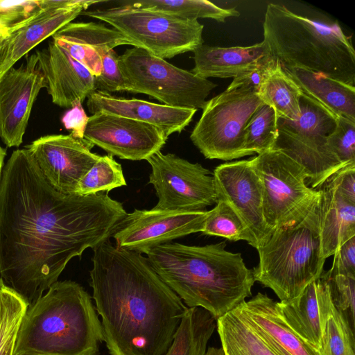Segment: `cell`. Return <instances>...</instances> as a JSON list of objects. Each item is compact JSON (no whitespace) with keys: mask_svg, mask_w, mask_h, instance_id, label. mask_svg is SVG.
<instances>
[{"mask_svg":"<svg viewBox=\"0 0 355 355\" xmlns=\"http://www.w3.org/2000/svg\"><path fill=\"white\" fill-rule=\"evenodd\" d=\"M126 214L107 192L58 191L30 152L16 150L0 178V276L29 306L72 258L109 240Z\"/></svg>","mask_w":355,"mask_h":355,"instance_id":"obj_1","label":"cell"},{"mask_svg":"<svg viewBox=\"0 0 355 355\" xmlns=\"http://www.w3.org/2000/svg\"><path fill=\"white\" fill-rule=\"evenodd\" d=\"M90 286L110 355H163L187 306L142 253L110 239L93 248Z\"/></svg>","mask_w":355,"mask_h":355,"instance_id":"obj_2","label":"cell"},{"mask_svg":"<svg viewBox=\"0 0 355 355\" xmlns=\"http://www.w3.org/2000/svg\"><path fill=\"white\" fill-rule=\"evenodd\" d=\"M225 247V242L203 246L170 242L143 254L187 307H201L217 320L251 296L255 282L241 254Z\"/></svg>","mask_w":355,"mask_h":355,"instance_id":"obj_3","label":"cell"},{"mask_svg":"<svg viewBox=\"0 0 355 355\" xmlns=\"http://www.w3.org/2000/svg\"><path fill=\"white\" fill-rule=\"evenodd\" d=\"M103 329L92 297L76 282L57 281L28 306L14 355H97Z\"/></svg>","mask_w":355,"mask_h":355,"instance_id":"obj_4","label":"cell"},{"mask_svg":"<svg viewBox=\"0 0 355 355\" xmlns=\"http://www.w3.org/2000/svg\"><path fill=\"white\" fill-rule=\"evenodd\" d=\"M263 28L270 55L283 67L320 73L355 87V51L351 37L337 23L324 24L284 5L269 3Z\"/></svg>","mask_w":355,"mask_h":355,"instance_id":"obj_5","label":"cell"},{"mask_svg":"<svg viewBox=\"0 0 355 355\" xmlns=\"http://www.w3.org/2000/svg\"><path fill=\"white\" fill-rule=\"evenodd\" d=\"M318 207L302 220L273 231L257 249L255 282L272 289L280 301L295 298L324 272Z\"/></svg>","mask_w":355,"mask_h":355,"instance_id":"obj_6","label":"cell"},{"mask_svg":"<svg viewBox=\"0 0 355 355\" xmlns=\"http://www.w3.org/2000/svg\"><path fill=\"white\" fill-rule=\"evenodd\" d=\"M83 14L106 22L121 33L134 47L168 59L193 51L203 44V25L156 10L124 3Z\"/></svg>","mask_w":355,"mask_h":355,"instance_id":"obj_7","label":"cell"},{"mask_svg":"<svg viewBox=\"0 0 355 355\" xmlns=\"http://www.w3.org/2000/svg\"><path fill=\"white\" fill-rule=\"evenodd\" d=\"M251 162L261 182L263 217L272 232L302 220L318 207L320 191L307 186V171L286 153L272 149Z\"/></svg>","mask_w":355,"mask_h":355,"instance_id":"obj_8","label":"cell"},{"mask_svg":"<svg viewBox=\"0 0 355 355\" xmlns=\"http://www.w3.org/2000/svg\"><path fill=\"white\" fill-rule=\"evenodd\" d=\"M118 60L128 92L146 94L170 107L202 109L217 86L141 48L128 49Z\"/></svg>","mask_w":355,"mask_h":355,"instance_id":"obj_9","label":"cell"},{"mask_svg":"<svg viewBox=\"0 0 355 355\" xmlns=\"http://www.w3.org/2000/svg\"><path fill=\"white\" fill-rule=\"evenodd\" d=\"M264 103L253 88L226 89L207 101L190 139L207 159L232 160L246 156L245 128Z\"/></svg>","mask_w":355,"mask_h":355,"instance_id":"obj_10","label":"cell"},{"mask_svg":"<svg viewBox=\"0 0 355 355\" xmlns=\"http://www.w3.org/2000/svg\"><path fill=\"white\" fill-rule=\"evenodd\" d=\"M300 105L301 116L297 120L278 118L279 135L273 149L282 150L302 165L309 174L307 186L317 189L346 166L327 144V137L336 125L337 116L303 94Z\"/></svg>","mask_w":355,"mask_h":355,"instance_id":"obj_11","label":"cell"},{"mask_svg":"<svg viewBox=\"0 0 355 355\" xmlns=\"http://www.w3.org/2000/svg\"><path fill=\"white\" fill-rule=\"evenodd\" d=\"M146 161L151 166L148 183L154 187L158 198L152 209L196 211L216 203L213 174L201 164L161 151Z\"/></svg>","mask_w":355,"mask_h":355,"instance_id":"obj_12","label":"cell"},{"mask_svg":"<svg viewBox=\"0 0 355 355\" xmlns=\"http://www.w3.org/2000/svg\"><path fill=\"white\" fill-rule=\"evenodd\" d=\"M206 210L171 211L135 209L119 222L112 236L116 247L142 253L202 230Z\"/></svg>","mask_w":355,"mask_h":355,"instance_id":"obj_13","label":"cell"},{"mask_svg":"<svg viewBox=\"0 0 355 355\" xmlns=\"http://www.w3.org/2000/svg\"><path fill=\"white\" fill-rule=\"evenodd\" d=\"M94 145L69 135L41 137L26 146L46 181L58 191L76 195L79 182L101 155Z\"/></svg>","mask_w":355,"mask_h":355,"instance_id":"obj_14","label":"cell"},{"mask_svg":"<svg viewBox=\"0 0 355 355\" xmlns=\"http://www.w3.org/2000/svg\"><path fill=\"white\" fill-rule=\"evenodd\" d=\"M84 138L110 155L132 161L146 160L168 139L153 125L101 112L89 117Z\"/></svg>","mask_w":355,"mask_h":355,"instance_id":"obj_15","label":"cell"},{"mask_svg":"<svg viewBox=\"0 0 355 355\" xmlns=\"http://www.w3.org/2000/svg\"><path fill=\"white\" fill-rule=\"evenodd\" d=\"M44 87L46 85L35 53L1 76L0 138L7 147H18L23 142L33 103Z\"/></svg>","mask_w":355,"mask_h":355,"instance_id":"obj_16","label":"cell"},{"mask_svg":"<svg viewBox=\"0 0 355 355\" xmlns=\"http://www.w3.org/2000/svg\"><path fill=\"white\" fill-rule=\"evenodd\" d=\"M217 200L230 204L249 228L256 249L263 245L272 233L263 213V189L251 159L226 162L213 173Z\"/></svg>","mask_w":355,"mask_h":355,"instance_id":"obj_17","label":"cell"},{"mask_svg":"<svg viewBox=\"0 0 355 355\" xmlns=\"http://www.w3.org/2000/svg\"><path fill=\"white\" fill-rule=\"evenodd\" d=\"M35 54L54 104L71 108L96 91L95 76L53 40Z\"/></svg>","mask_w":355,"mask_h":355,"instance_id":"obj_18","label":"cell"},{"mask_svg":"<svg viewBox=\"0 0 355 355\" xmlns=\"http://www.w3.org/2000/svg\"><path fill=\"white\" fill-rule=\"evenodd\" d=\"M87 107L92 114L101 112L150 123L159 128L167 138L173 133H180L197 111L141 99L116 97L96 90L87 96Z\"/></svg>","mask_w":355,"mask_h":355,"instance_id":"obj_19","label":"cell"},{"mask_svg":"<svg viewBox=\"0 0 355 355\" xmlns=\"http://www.w3.org/2000/svg\"><path fill=\"white\" fill-rule=\"evenodd\" d=\"M103 2L87 0H41L40 8L31 17L8 31L11 57L15 64L35 46L71 23L90 6Z\"/></svg>","mask_w":355,"mask_h":355,"instance_id":"obj_20","label":"cell"},{"mask_svg":"<svg viewBox=\"0 0 355 355\" xmlns=\"http://www.w3.org/2000/svg\"><path fill=\"white\" fill-rule=\"evenodd\" d=\"M333 306L329 285L322 274L295 298L277 302V309L288 326L318 351L325 322Z\"/></svg>","mask_w":355,"mask_h":355,"instance_id":"obj_21","label":"cell"},{"mask_svg":"<svg viewBox=\"0 0 355 355\" xmlns=\"http://www.w3.org/2000/svg\"><path fill=\"white\" fill-rule=\"evenodd\" d=\"M261 339L278 355H322L285 322L277 302L258 293L236 309Z\"/></svg>","mask_w":355,"mask_h":355,"instance_id":"obj_22","label":"cell"},{"mask_svg":"<svg viewBox=\"0 0 355 355\" xmlns=\"http://www.w3.org/2000/svg\"><path fill=\"white\" fill-rule=\"evenodd\" d=\"M53 40L94 76L101 74L102 57L131 43L118 31L96 22H71L58 31Z\"/></svg>","mask_w":355,"mask_h":355,"instance_id":"obj_23","label":"cell"},{"mask_svg":"<svg viewBox=\"0 0 355 355\" xmlns=\"http://www.w3.org/2000/svg\"><path fill=\"white\" fill-rule=\"evenodd\" d=\"M317 189L320 192L318 207L320 243L327 259L355 236V202L343 196L329 178Z\"/></svg>","mask_w":355,"mask_h":355,"instance_id":"obj_24","label":"cell"},{"mask_svg":"<svg viewBox=\"0 0 355 355\" xmlns=\"http://www.w3.org/2000/svg\"><path fill=\"white\" fill-rule=\"evenodd\" d=\"M193 52L195 65L191 71L206 79L234 78L270 55L263 40L248 46L219 47L202 44Z\"/></svg>","mask_w":355,"mask_h":355,"instance_id":"obj_25","label":"cell"},{"mask_svg":"<svg viewBox=\"0 0 355 355\" xmlns=\"http://www.w3.org/2000/svg\"><path fill=\"white\" fill-rule=\"evenodd\" d=\"M283 68L296 82L303 94L336 116H343L355 121L354 86L320 73L300 69Z\"/></svg>","mask_w":355,"mask_h":355,"instance_id":"obj_26","label":"cell"},{"mask_svg":"<svg viewBox=\"0 0 355 355\" xmlns=\"http://www.w3.org/2000/svg\"><path fill=\"white\" fill-rule=\"evenodd\" d=\"M302 94L296 82L274 58L258 90L260 98L275 110L279 119L293 121L301 116Z\"/></svg>","mask_w":355,"mask_h":355,"instance_id":"obj_27","label":"cell"},{"mask_svg":"<svg viewBox=\"0 0 355 355\" xmlns=\"http://www.w3.org/2000/svg\"><path fill=\"white\" fill-rule=\"evenodd\" d=\"M216 320L201 307H187L173 340L163 355H205Z\"/></svg>","mask_w":355,"mask_h":355,"instance_id":"obj_28","label":"cell"},{"mask_svg":"<svg viewBox=\"0 0 355 355\" xmlns=\"http://www.w3.org/2000/svg\"><path fill=\"white\" fill-rule=\"evenodd\" d=\"M225 355H278L235 309L216 320Z\"/></svg>","mask_w":355,"mask_h":355,"instance_id":"obj_29","label":"cell"},{"mask_svg":"<svg viewBox=\"0 0 355 355\" xmlns=\"http://www.w3.org/2000/svg\"><path fill=\"white\" fill-rule=\"evenodd\" d=\"M124 3L189 20L208 18L218 22H225L229 17L240 15L236 8H223L206 0H142Z\"/></svg>","mask_w":355,"mask_h":355,"instance_id":"obj_30","label":"cell"},{"mask_svg":"<svg viewBox=\"0 0 355 355\" xmlns=\"http://www.w3.org/2000/svg\"><path fill=\"white\" fill-rule=\"evenodd\" d=\"M278 135L276 112L272 107L263 103L253 114L245 128L244 151L246 156L272 150Z\"/></svg>","mask_w":355,"mask_h":355,"instance_id":"obj_31","label":"cell"},{"mask_svg":"<svg viewBox=\"0 0 355 355\" xmlns=\"http://www.w3.org/2000/svg\"><path fill=\"white\" fill-rule=\"evenodd\" d=\"M201 232L234 241H245L256 248L254 238L245 222L232 207L223 200H217L216 206L207 211Z\"/></svg>","mask_w":355,"mask_h":355,"instance_id":"obj_32","label":"cell"},{"mask_svg":"<svg viewBox=\"0 0 355 355\" xmlns=\"http://www.w3.org/2000/svg\"><path fill=\"white\" fill-rule=\"evenodd\" d=\"M27 303L6 286L0 292V355H14L19 325Z\"/></svg>","mask_w":355,"mask_h":355,"instance_id":"obj_33","label":"cell"},{"mask_svg":"<svg viewBox=\"0 0 355 355\" xmlns=\"http://www.w3.org/2000/svg\"><path fill=\"white\" fill-rule=\"evenodd\" d=\"M126 184L121 165L113 156L107 155L101 156L82 178L76 194L87 196L105 191L108 193Z\"/></svg>","mask_w":355,"mask_h":355,"instance_id":"obj_34","label":"cell"},{"mask_svg":"<svg viewBox=\"0 0 355 355\" xmlns=\"http://www.w3.org/2000/svg\"><path fill=\"white\" fill-rule=\"evenodd\" d=\"M354 332L343 315L332 307L324 328L322 355H355Z\"/></svg>","mask_w":355,"mask_h":355,"instance_id":"obj_35","label":"cell"},{"mask_svg":"<svg viewBox=\"0 0 355 355\" xmlns=\"http://www.w3.org/2000/svg\"><path fill=\"white\" fill-rule=\"evenodd\" d=\"M329 288L331 302L354 332L355 277L323 272Z\"/></svg>","mask_w":355,"mask_h":355,"instance_id":"obj_36","label":"cell"},{"mask_svg":"<svg viewBox=\"0 0 355 355\" xmlns=\"http://www.w3.org/2000/svg\"><path fill=\"white\" fill-rule=\"evenodd\" d=\"M327 144L340 162L355 164V121L338 116L334 131L327 137Z\"/></svg>","mask_w":355,"mask_h":355,"instance_id":"obj_37","label":"cell"},{"mask_svg":"<svg viewBox=\"0 0 355 355\" xmlns=\"http://www.w3.org/2000/svg\"><path fill=\"white\" fill-rule=\"evenodd\" d=\"M119 55L112 49L102 57L101 74L95 76L96 91L128 92V86L119 65Z\"/></svg>","mask_w":355,"mask_h":355,"instance_id":"obj_38","label":"cell"},{"mask_svg":"<svg viewBox=\"0 0 355 355\" xmlns=\"http://www.w3.org/2000/svg\"><path fill=\"white\" fill-rule=\"evenodd\" d=\"M40 4L41 0L0 1V24L8 32L31 17Z\"/></svg>","mask_w":355,"mask_h":355,"instance_id":"obj_39","label":"cell"},{"mask_svg":"<svg viewBox=\"0 0 355 355\" xmlns=\"http://www.w3.org/2000/svg\"><path fill=\"white\" fill-rule=\"evenodd\" d=\"M334 256L329 273L355 277V236L340 245Z\"/></svg>","mask_w":355,"mask_h":355,"instance_id":"obj_40","label":"cell"},{"mask_svg":"<svg viewBox=\"0 0 355 355\" xmlns=\"http://www.w3.org/2000/svg\"><path fill=\"white\" fill-rule=\"evenodd\" d=\"M273 60L274 58L270 55L265 58L254 67L235 77L227 89L248 87L254 89L258 92Z\"/></svg>","mask_w":355,"mask_h":355,"instance_id":"obj_41","label":"cell"},{"mask_svg":"<svg viewBox=\"0 0 355 355\" xmlns=\"http://www.w3.org/2000/svg\"><path fill=\"white\" fill-rule=\"evenodd\" d=\"M329 179L343 196L355 202V164L342 167Z\"/></svg>","mask_w":355,"mask_h":355,"instance_id":"obj_42","label":"cell"},{"mask_svg":"<svg viewBox=\"0 0 355 355\" xmlns=\"http://www.w3.org/2000/svg\"><path fill=\"white\" fill-rule=\"evenodd\" d=\"M61 120L65 129L71 131V135L78 138H84L89 117L86 114L82 103L75 104L63 114Z\"/></svg>","mask_w":355,"mask_h":355,"instance_id":"obj_43","label":"cell"},{"mask_svg":"<svg viewBox=\"0 0 355 355\" xmlns=\"http://www.w3.org/2000/svg\"><path fill=\"white\" fill-rule=\"evenodd\" d=\"M15 63L11 57V37L9 33L0 35V78Z\"/></svg>","mask_w":355,"mask_h":355,"instance_id":"obj_44","label":"cell"},{"mask_svg":"<svg viewBox=\"0 0 355 355\" xmlns=\"http://www.w3.org/2000/svg\"><path fill=\"white\" fill-rule=\"evenodd\" d=\"M205 355H225V353L222 347L216 348L211 347L207 349Z\"/></svg>","mask_w":355,"mask_h":355,"instance_id":"obj_45","label":"cell"},{"mask_svg":"<svg viewBox=\"0 0 355 355\" xmlns=\"http://www.w3.org/2000/svg\"><path fill=\"white\" fill-rule=\"evenodd\" d=\"M6 155V150L2 148L0 145V178L1 175L2 170L4 166V158Z\"/></svg>","mask_w":355,"mask_h":355,"instance_id":"obj_46","label":"cell"},{"mask_svg":"<svg viewBox=\"0 0 355 355\" xmlns=\"http://www.w3.org/2000/svg\"><path fill=\"white\" fill-rule=\"evenodd\" d=\"M8 32L7 29H6L4 27H3L0 24V35H3V34H8Z\"/></svg>","mask_w":355,"mask_h":355,"instance_id":"obj_47","label":"cell"},{"mask_svg":"<svg viewBox=\"0 0 355 355\" xmlns=\"http://www.w3.org/2000/svg\"><path fill=\"white\" fill-rule=\"evenodd\" d=\"M6 286L5 285L2 278L0 276V292L6 287Z\"/></svg>","mask_w":355,"mask_h":355,"instance_id":"obj_48","label":"cell"}]
</instances>
